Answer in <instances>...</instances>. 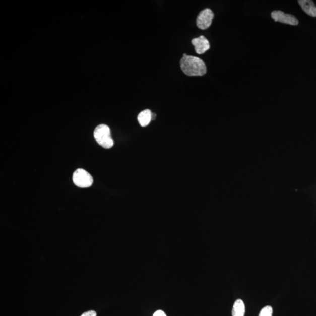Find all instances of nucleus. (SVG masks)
Here are the masks:
<instances>
[{
    "instance_id": "nucleus-1",
    "label": "nucleus",
    "mask_w": 316,
    "mask_h": 316,
    "mask_svg": "<svg viewBox=\"0 0 316 316\" xmlns=\"http://www.w3.org/2000/svg\"><path fill=\"white\" fill-rule=\"evenodd\" d=\"M180 67L184 74L190 76H201L206 74L204 61L198 57L183 54L180 60Z\"/></svg>"
},
{
    "instance_id": "nucleus-2",
    "label": "nucleus",
    "mask_w": 316,
    "mask_h": 316,
    "mask_svg": "<svg viewBox=\"0 0 316 316\" xmlns=\"http://www.w3.org/2000/svg\"><path fill=\"white\" fill-rule=\"evenodd\" d=\"M94 137L100 146L105 149L113 147L114 141L111 136L109 127L105 124L98 125L94 131Z\"/></svg>"
},
{
    "instance_id": "nucleus-3",
    "label": "nucleus",
    "mask_w": 316,
    "mask_h": 316,
    "mask_svg": "<svg viewBox=\"0 0 316 316\" xmlns=\"http://www.w3.org/2000/svg\"><path fill=\"white\" fill-rule=\"evenodd\" d=\"M73 181L76 186L81 188H87L92 186L93 179L92 175L86 170L78 169L73 175Z\"/></svg>"
},
{
    "instance_id": "nucleus-4",
    "label": "nucleus",
    "mask_w": 316,
    "mask_h": 316,
    "mask_svg": "<svg viewBox=\"0 0 316 316\" xmlns=\"http://www.w3.org/2000/svg\"><path fill=\"white\" fill-rule=\"evenodd\" d=\"M214 14L212 10L206 9L200 12L196 20V24L201 30H205L212 25Z\"/></svg>"
},
{
    "instance_id": "nucleus-5",
    "label": "nucleus",
    "mask_w": 316,
    "mask_h": 316,
    "mask_svg": "<svg viewBox=\"0 0 316 316\" xmlns=\"http://www.w3.org/2000/svg\"><path fill=\"white\" fill-rule=\"evenodd\" d=\"M271 17L275 22L291 25L299 24V21L291 14H285L281 11H274L271 13Z\"/></svg>"
},
{
    "instance_id": "nucleus-6",
    "label": "nucleus",
    "mask_w": 316,
    "mask_h": 316,
    "mask_svg": "<svg viewBox=\"0 0 316 316\" xmlns=\"http://www.w3.org/2000/svg\"><path fill=\"white\" fill-rule=\"evenodd\" d=\"M192 43L195 46L196 52L199 54L205 53L210 48V43L204 36L192 39Z\"/></svg>"
},
{
    "instance_id": "nucleus-7",
    "label": "nucleus",
    "mask_w": 316,
    "mask_h": 316,
    "mask_svg": "<svg viewBox=\"0 0 316 316\" xmlns=\"http://www.w3.org/2000/svg\"><path fill=\"white\" fill-rule=\"evenodd\" d=\"M298 3L301 9L308 16L316 17V6L313 1H311V0H300Z\"/></svg>"
},
{
    "instance_id": "nucleus-8",
    "label": "nucleus",
    "mask_w": 316,
    "mask_h": 316,
    "mask_svg": "<svg viewBox=\"0 0 316 316\" xmlns=\"http://www.w3.org/2000/svg\"><path fill=\"white\" fill-rule=\"evenodd\" d=\"M245 313V306L241 299H238L235 301L233 308L232 310V316H244Z\"/></svg>"
},
{
    "instance_id": "nucleus-9",
    "label": "nucleus",
    "mask_w": 316,
    "mask_h": 316,
    "mask_svg": "<svg viewBox=\"0 0 316 316\" xmlns=\"http://www.w3.org/2000/svg\"><path fill=\"white\" fill-rule=\"evenodd\" d=\"M152 120V112L150 110L141 111L138 116V121L142 127H146Z\"/></svg>"
},
{
    "instance_id": "nucleus-10",
    "label": "nucleus",
    "mask_w": 316,
    "mask_h": 316,
    "mask_svg": "<svg viewBox=\"0 0 316 316\" xmlns=\"http://www.w3.org/2000/svg\"><path fill=\"white\" fill-rule=\"evenodd\" d=\"M272 313H273V310L272 307L267 306L261 310L259 316H272Z\"/></svg>"
},
{
    "instance_id": "nucleus-11",
    "label": "nucleus",
    "mask_w": 316,
    "mask_h": 316,
    "mask_svg": "<svg viewBox=\"0 0 316 316\" xmlns=\"http://www.w3.org/2000/svg\"><path fill=\"white\" fill-rule=\"evenodd\" d=\"M81 316H97V313L95 311L90 310L83 313Z\"/></svg>"
},
{
    "instance_id": "nucleus-12",
    "label": "nucleus",
    "mask_w": 316,
    "mask_h": 316,
    "mask_svg": "<svg viewBox=\"0 0 316 316\" xmlns=\"http://www.w3.org/2000/svg\"><path fill=\"white\" fill-rule=\"evenodd\" d=\"M153 316H167V315L165 314L164 311L161 310H159L155 312Z\"/></svg>"
},
{
    "instance_id": "nucleus-13",
    "label": "nucleus",
    "mask_w": 316,
    "mask_h": 316,
    "mask_svg": "<svg viewBox=\"0 0 316 316\" xmlns=\"http://www.w3.org/2000/svg\"><path fill=\"white\" fill-rule=\"evenodd\" d=\"M156 117V114L154 113H152V119H155V117Z\"/></svg>"
}]
</instances>
